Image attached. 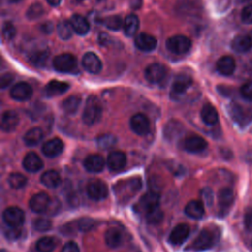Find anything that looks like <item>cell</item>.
<instances>
[{"instance_id": "obj_1", "label": "cell", "mask_w": 252, "mask_h": 252, "mask_svg": "<svg viewBox=\"0 0 252 252\" xmlns=\"http://www.w3.org/2000/svg\"><path fill=\"white\" fill-rule=\"evenodd\" d=\"M142 180L140 177H131L124 180H119L113 187L114 194L119 203H127L141 189Z\"/></svg>"}, {"instance_id": "obj_2", "label": "cell", "mask_w": 252, "mask_h": 252, "mask_svg": "<svg viewBox=\"0 0 252 252\" xmlns=\"http://www.w3.org/2000/svg\"><path fill=\"white\" fill-rule=\"evenodd\" d=\"M102 115V106L97 96L91 94L86 101L83 111V121L87 125H94L97 123Z\"/></svg>"}, {"instance_id": "obj_3", "label": "cell", "mask_w": 252, "mask_h": 252, "mask_svg": "<svg viewBox=\"0 0 252 252\" xmlns=\"http://www.w3.org/2000/svg\"><path fill=\"white\" fill-rule=\"evenodd\" d=\"M217 242V234L213 229L204 228L202 229L197 237L193 240L190 246L187 247V250L199 252L212 248Z\"/></svg>"}, {"instance_id": "obj_4", "label": "cell", "mask_w": 252, "mask_h": 252, "mask_svg": "<svg viewBox=\"0 0 252 252\" xmlns=\"http://www.w3.org/2000/svg\"><path fill=\"white\" fill-rule=\"evenodd\" d=\"M191 40L182 34H177L169 37L166 42L165 46L168 51L176 55H182L187 53L191 48Z\"/></svg>"}, {"instance_id": "obj_5", "label": "cell", "mask_w": 252, "mask_h": 252, "mask_svg": "<svg viewBox=\"0 0 252 252\" xmlns=\"http://www.w3.org/2000/svg\"><path fill=\"white\" fill-rule=\"evenodd\" d=\"M227 111L231 119L240 126H244L252 120V109L244 108L236 102H230L227 106Z\"/></svg>"}, {"instance_id": "obj_6", "label": "cell", "mask_w": 252, "mask_h": 252, "mask_svg": "<svg viewBox=\"0 0 252 252\" xmlns=\"http://www.w3.org/2000/svg\"><path fill=\"white\" fill-rule=\"evenodd\" d=\"M53 67L61 73H70L77 68V59L70 53H62L54 57Z\"/></svg>"}, {"instance_id": "obj_7", "label": "cell", "mask_w": 252, "mask_h": 252, "mask_svg": "<svg viewBox=\"0 0 252 252\" xmlns=\"http://www.w3.org/2000/svg\"><path fill=\"white\" fill-rule=\"evenodd\" d=\"M87 194L90 199L100 201L108 196V187L102 180L94 179L88 183Z\"/></svg>"}, {"instance_id": "obj_8", "label": "cell", "mask_w": 252, "mask_h": 252, "mask_svg": "<svg viewBox=\"0 0 252 252\" xmlns=\"http://www.w3.org/2000/svg\"><path fill=\"white\" fill-rule=\"evenodd\" d=\"M167 75V69L163 64L153 63L145 70V78L151 84H159Z\"/></svg>"}, {"instance_id": "obj_9", "label": "cell", "mask_w": 252, "mask_h": 252, "mask_svg": "<svg viewBox=\"0 0 252 252\" xmlns=\"http://www.w3.org/2000/svg\"><path fill=\"white\" fill-rule=\"evenodd\" d=\"M192 82H193L192 78L189 75H186V74L177 75L174 78L173 83L171 85V89H170L171 97L177 98L182 94H184L187 92V90L191 87Z\"/></svg>"}, {"instance_id": "obj_10", "label": "cell", "mask_w": 252, "mask_h": 252, "mask_svg": "<svg viewBox=\"0 0 252 252\" xmlns=\"http://www.w3.org/2000/svg\"><path fill=\"white\" fill-rule=\"evenodd\" d=\"M2 218L6 225L19 227L25 221V213L18 207H9L3 212Z\"/></svg>"}, {"instance_id": "obj_11", "label": "cell", "mask_w": 252, "mask_h": 252, "mask_svg": "<svg viewBox=\"0 0 252 252\" xmlns=\"http://www.w3.org/2000/svg\"><path fill=\"white\" fill-rule=\"evenodd\" d=\"M50 202L51 199L45 192H39L31 198L29 205L32 212L36 214H43L47 212Z\"/></svg>"}, {"instance_id": "obj_12", "label": "cell", "mask_w": 252, "mask_h": 252, "mask_svg": "<svg viewBox=\"0 0 252 252\" xmlns=\"http://www.w3.org/2000/svg\"><path fill=\"white\" fill-rule=\"evenodd\" d=\"M207 147H208L207 141L203 137L196 134L188 135L183 141V148L189 153H193V154L201 153L204 150H206Z\"/></svg>"}, {"instance_id": "obj_13", "label": "cell", "mask_w": 252, "mask_h": 252, "mask_svg": "<svg viewBox=\"0 0 252 252\" xmlns=\"http://www.w3.org/2000/svg\"><path fill=\"white\" fill-rule=\"evenodd\" d=\"M138 207L143 213H145V215L159 208V195L155 191L147 192L140 199Z\"/></svg>"}, {"instance_id": "obj_14", "label": "cell", "mask_w": 252, "mask_h": 252, "mask_svg": "<svg viewBox=\"0 0 252 252\" xmlns=\"http://www.w3.org/2000/svg\"><path fill=\"white\" fill-rule=\"evenodd\" d=\"M130 127L137 135H146L150 130V120L143 113H136L130 119Z\"/></svg>"}, {"instance_id": "obj_15", "label": "cell", "mask_w": 252, "mask_h": 252, "mask_svg": "<svg viewBox=\"0 0 252 252\" xmlns=\"http://www.w3.org/2000/svg\"><path fill=\"white\" fill-rule=\"evenodd\" d=\"M10 95L18 101H25L32 95V88L26 82H19L14 85L10 91Z\"/></svg>"}, {"instance_id": "obj_16", "label": "cell", "mask_w": 252, "mask_h": 252, "mask_svg": "<svg viewBox=\"0 0 252 252\" xmlns=\"http://www.w3.org/2000/svg\"><path fill=\"white\" fill-rule=\"evenodd\" d=\"M190 227L187 223H179L173 227L169 233L168 240L172 245L182 244L189 236Z\"/></svg>"}, {"instance_id": "obj_17", "label": "cell", "mask_w": 252, "mask_h": 252, "mask_svg": "<svg viewBox=\"0 0 252 252\" xmlns=\"http://www.w3.org/2000/svg\"><path fill=\"white\" fill-rule=\"evenodd\" d=\"M82 65L91 74H97L101 71L102 64L99 57L94 52H87L82 58Z\"/></svg>"}, {"instance_id": "obj_18", "label": "cell", "mask_w": 252, "mask_h": 252, "mask_svg": "<svg viewBox=\"0 0 252 252\" xmlns=\"http://www.w3.org/2000/svg\"><path fill=\"white\" fill-rule=\"evenodd\" d=\"M157 43L156 37L146 32H140L135 36L136 47L145 52L153 51L157 47Z\"/></svg>"}, {"instance_id": "obj_19", "label": "cell", "mask_w": 252, "mask_h": 252, "mask_svg": "<svg viewBox=\"0 0 252 252\" xmlns=\"http://www.w3.org/2000/svg\"><path fill=\"white\" fill-rule=\"evenodd\" d=\"M234 202V193L231 188H221L218 193V204L221 213L227 212Z\"/></svg>"}, {"instance_id": "obj_20", "label": "cell", "mask_w": 252, "mask_h": 252, "mask_svg": "<svg viewBox=\"0 0 252 252\" xmlns=\"http://www.w3.org/2000/svg\"><path fill=\"white\" fill-rule=\"evenodd\" d=\"M48 56H49L48 48L41 45L32 47L28 51V58L31 60L32 64L36 66L44 65Z\"/></svg>"}, {"instance_id": "obj_21", "label": "cell", "mask_w": 252, "mask_h": 252, "mask_svg": "<svg viewBox=\"0 0 252 252\" xmlns=\"http://www.w3.org/2000/svg\"><path fill=\"white\" fill-rule=\"evenodd\" d=\"M64 149V144L59 138H53L45 142L42 147L41 151L44 156L48 158H55L59 156Z\"/></svg>"}, {"instance_id": "obj_22", "label": "cell", "mask_w": 252, "mask_h": 252, "mask_svg": "<svg viewBox=\"0 0 252 252\" xmlns=\"http://www.w3.org/2000/svg\"><path fill=\"white\" fill-rule=\"evenodd\" d=\"M107 166L112 171H119L123 169L127 162L125 154L121 151H113L107 157Z\"/></svg>"}, {"instance_id": "obj_23", "label": "cell", "mask_w": 252, "mask_h": 252, "mask_svg": "<svg viewBox=\"0 0 252 252\" xmlns=\"http://www.w3.org/2000/svg\"><path fill=\"white\" fill-rule=\"evenodd\" d=\"M43 166V162L39 156L34 152L28 153L23 159V167L29 172L39 171Z\"/></svg>"}, {"instance_id": "obj_24", "label": "cell", "mask_w": 252, "mask_h": 252, "mask_svg": "<svg viewBox=\"0 0 252 252\" xmlns=\"http://www.w3.org/2000/svg\"><path fill=\"white\" fill-rule=\"evenodd\" d=\"M104 158L100 155H89L84 160V166L89 172H100L104 168Z\"/></svg>"}, {"instance_id": "obj_25", "label": "cell", "mask_w": 252, "mask_h": 252, "mask_svg": "<svg viewBox=\"0 0 252 252\" xmlns=\"http://www.w3.org/2000/svg\"><path fill=\"white\" fill-rule=\"evenodd\" d=\"M19 115L16 111L7 110L2 114L1 119V129L4 132L14 131L19 124Z\"/></svg>"}, {"instance_id": "obj_26", "label": "cell", "mask_w": 252, "mask_h": 252, "mask_svg": "<svg viewBox=\"0 0 252 252\" xmlns=\"http://www.w3.org/2000/svg\"><path fill=\"white\" fill-rule=\"evenodd\" d=\"M104 241L110 248H117L123 242V233L117 227H109L104 232Z\"/></svg>"}, {"instance_id": "obj_27", "label": "cell", "mask_w": 252, "mask_h": 252, "mask_svg": "<svg viewBox=\"0 0 252 252\" xmlns=\"http://www.w3.org/2000/svg\"><path fill=\"white\" fill-rule=\"evenodd\" d=\"M216 67H217L218 72L220 75L229 76V75H231L234 72L236 65H235L234 59L231 56L225 55V56L220 57L218 60L217 64H216Z\"/></svg>"}, {"instance_id": "obj_28", "label": "cell", "mask_w": 252, "mask_h": 252, "mask_svg": "<svg viewBox=\"0 0 252 252\" xmlns=\"http://www.w3.org/2000/svg\"><path fill=\"white\" fill-rule=\"evenodd\" d=\"M69 22L73 31L80 35H84L88 33L90 31V24L88 20L81 15H78V14L73 15Z\"/></svg>"}, {"instance_id": "obj_29", "label": "cell", "mask_w": 252, "mask_h": 252, "mask_svg": "<svg viewBox=\"0 0 252 252\" xmlns=\"http://www.w3.org/2000/svg\"><path fill=\"white\" fill-rule=\"evenodd\" d=\"M184 212H185L186 216H188L189 218L198 220L204 216L205 208L201 201L192 200L189 203H187V205L185 206Z\"/></svg>"}, {"instance_id": "obj_30", "label": "cell", "mask_w": 252, "mask_h": 252, "mask_svg": "<svg viewBox=\"0 0 252 252\" xmlns=\"http://www.w3.org/2000/svg\"><path fill=\"white\" fill-rule=\"evenodd\" d=\"M201 118L204 121V123L207 125L213 126L217 124L219 120V115L215 106L212 105L211 103L204 104L201 110Z\"/></svg>"}, {"instance_id": "obj_31", "label": "cell", "mask_w": 252, "mask_h": 252, "mask_svg": "<svg viewBox=\"0 0 252 252\" xmlns=\"http://www.w3.org/2000/svg\"><path fill=\"white\" fill-rule=\"evenodd\" d=\"M69 84L62 81L52 80L45 87V94L48 96H55L64 94L69 89Z\"/></svg>"}, {"instance_id": "obj_32", "label": "cell", "mask_w": 252, "mask_h": 252, "mask_svg": "<svg viewBox=\"0 0 252 252\" xmlns=\"http://www.w3.org/2000/svg\"><path fill=\"white\" fill-rule=\"evenodd\" d=\"M252 47L248 35H236L231 41V48L237 53H245Z\"/></svg>"}, {"instance_id": "obj_33", "label": "cell", "mask_w": 252, "mask_h": 252, "mask_svg": "<svg viewBox=\"0 0 252 252\" xmlns=\"http://www.w3.org/2000/svg\"><path fill=\"white\" fill-rule=\"evenodd\" d=\"M43 138V132L39 127H33L26 132L24 135V142L29 147L38 145Z\"/></svg>"}, {"instance_id": "obj_34", "label": "cell", "mask_w": 252, "mask_h": 252, "mask_svg": "<svg viewBox=\"0 0 252 252\" xmlns=\"http://www.w3.org/2000/svg\"><path fill=\"white\" fill-rule=\"evenodd\" d=\"M40 182L47 188H56L61 183V177L59 173L53 169L47 170L40 176Z\"/></svg>"}, {"instance_id": "obj_35", "label": "cell", "mask_w": 252, "mask_h": 252, "mask_svg": "<svg viewBox=\"0 0 252 252\" xmlns=\"http://www.w3.org/2000/svg\"><path fill=\"white\" fill-rule=\"evenodd\" d=\"M139 25H140V21H139V18L136 15H134V14L128 15L124 19V22H123L124 33L127 36L135 35L136 32H138Z\"/></svg>"}, {"instance_id": "obj_36", "label": "cell", "mask_w": 252, "mask_h": 252, "mask_svg": "<svg viewBox=\"0 0 252 252\" xmlns=\"http://www.w3.org/2000/svg\"><path fill=\"white\" fill-rule=\"evenodd\" d=\"M81 103V97L79 95H70L62 102V108L67 114H75L80 106Z\"/></svg>"}, {"instance_id": "obj_37", "label": "cell", "mask_w": 252, "mask_h": 252, "mask_svg": "<svg viewBox=\"0 0 252 252\" xmlns=\"http://www.w3.org/2000/svg\"><path fill=\"white\" fill-rule=\"evenodd\" d=\"M56 246L55 239L51 236H44L37 240L35 248L37 252H52Z\"/></svg>"}, {"instance_id": "obj_38", "label": "cell", "mask_w": 252, "mask_h": 252, "mask_svg": "<svg viewBox=\"0 0 252 252\" xmlns=\"http://www.w3.org/2000/svg\"><path fill=\"white\" fill-rule=\"evenodd\" d=\"M8 183L13 189H20L27 183V177L19 172H13L8 177Z\"/></svg>"}, {"instance_id": "obj_39", "label": "cell", "mask_w": 252, "mask_h": 252, "mask_svg": "<svg viewBox=\"0 0 252 252\" xmlns=\"http://www.w3.org/2000/svg\"><path fill=\"white\" fill-rule=\"evenodd\" d=\"M182 124L179 123V121H175V120H171L169 121L166 126L164 127V136L166 138H174L177 134H179L182 130Z\"/></svg>"}, {"instance_id": "obj_40", "label": "cell", "mask_w": 252, "mask_h": 252, "mask_svg": "<svg viewBox=\"0 0 252 252\" xmlns=\"http://www.w3.org/2000/svg\"><path fill=\"white\" fill-rule=\"evenodd\" d=\"M103 25L111 30V31H118L119 29H121L123 27V22H122V19L120 18V16H117V15H113V16H109V17H106L104 20H103Z\"/></svg>"}, {"instance_id": "obj_41", "label": "cell", "mask_w": 252, "mask_h": 252, "mask_svg": "<svg viewBox=\"0 0 252 252\" xmlns=\"http://www.w3.org/2000/svg\"><path fill=\"white\" fill-rule=\"evenodd\" d=\"M44 13V9L40 3H33L32 4L26 13V16L29 20H36L40 18Z\"/></svg>"}, {"instance_id": "obj_42", "label": "cell", "mask_w": 252, "mask_h": 252, "mask_svg": "<svg viewBox=\"0 0 252 252\" xmlns=\"http://www.w3.org/2000/svg\"><path fill=\"white\" fill-rule=\"evenodd\" d=\"M97 146L102 150H107L112 148L116 144V138L110 134H104L97 138Z\"/></svg>"}, {"instance_id": "obj_43", "label": "cell", "mask_w": 252, "mask_h": 252, "mask_svg": "<svg viewBox=\"0 0 252 252\" xmlns=\"http://www.w3.org/2000/svg\"><path fill=\"white\" fill-rule=\"evenodd\" d=\"M57 33L60 38L62 39H69L72 36V27L70 25V22H60L57 27Z\"/></svg>"}, {"instance_id": "obj_44", "label": "cell", "mask_w": 252, "mask_h": 252, "mask_svg": "<svg viewBox=\"0 0 252 252\" xmlns=\"http://www.w3.org/2000/svg\"><path fill=\"white\" fill-rule=\"evenodd\" d=\"M52 223L49 220L44 218H39L34 220L33 221V227L37 231H47L50 229Z\"/></svg>"}, {"instance_id": "obj_45", "label": "cell", "mask_w": 252, "mask_h": 252, "mask_svg": "<svg viewBox=\"0 0 252 252\" xmlns=\"http://www.w3.org/2000/svg\"><path fill=\"white\" fill-rule=\"evenodd\" d=\"M94 224H95V221L90 218H82V219L78 220V221H77L78 229L83 230V231L91 230L94 226Z\"/></svg>"}, {"instance_id": "obj_46", "label": "cell", "mask_w": 252, "mask_h": 252, "mask_svg": "<svg viewBox=\"0 0 252 252\" xmlns=\"http://www.w3.org/2000/svg\"><path fill=\"white\" fill-rule=\"evenodd\" d=\"M145 216H146V219H147L148 222H150V223H158V222H159L162 220L163 214H162L161 210L159 208H158V209H156V210H154L152 212H149Z\"/></svg>"}, {"instance_id": "obj_47", "label": "cell", "mask_w": 252, "mask_h": 252, "mask_svg": "<svg viewBox=\"0 0 252 252\" xmlns=\"http://www.w3.org/2000/svg\"><path fill=\"white\" fill-rule=\"evenodd\" d=\"M2 33H3V36L4 38L10 40L12 39L15 34H16V28L14 27V25L10 22H6L4 23L3 25V28H2Z\"/></svg>"}, {"instance_id": "obj_48", "label": "cell", "mask_w": 252, "mask_h": 252, "mask_svg": "<svg viewBox=\"0 0 252 252\" xmlns=\"http://www.w3.org/2000/svg\"><path fill=\"white\" fill-rule=\"evenodd\" d=\"M4 234L8 239L15 240L20 236L21 230L19 227H13V226L7 225V227L4 229Z\"/></svg>"}, {"instance_id": "obj_49", "label": "cell", "mask_w": 252, "mask_h": 252, "mask_svg": "<svg viewBox=\"0 0 252 252\" xmlns=\"http://www.w3.org/2000/svg\"><path fill=\"white\" fill-rule=\"evenodd\" d=\"M241 20L245 24H252V4L247 5L242 9Z\"/></svg>"}, {"instance_id": "obj_50", "label": "cell", "mask_w": 252, "mask_h": 252, "mask_svg": "<svg viewBox=\"0 0 252 252\" xmlns=\"http://www.w3.org/2000/svg\"><path fill=\"white\" fill-rule=\"evenodd\" d=\"M240 94L244 98L252 99V81H249L241 86Z\"/></svg>"}, {"instance_id": "obj_51", "label": "cell", "mask_w": 252, "mask_h": 252, "mask_svg": "<svg viewBox=\"0 0 252 252\" xmlns=\"http://www.w3.org/2000/svg\"><path fill=\"white\" fill-rule=\"evenodd\" d=\"M202 195H203V199L205 201V203L208 205V206H211L213 204V201H214V194H213V191L210 189V188H205L203 191H202Z\"/></svg>"}, {"instance_id": "obj_52", "label": "cell", "mask_w": 252, "mask_h": 252, "mask_svg": "<svg viewBox=\"0 0 252 252\" xmlns=\"http://www.w3.org/2000/svg\"><path fill=\"white\" fill-rule=\"evenodd\" d=\"M13 79H14V77H13L12 74H10V73L3 74V75L1 76V79H0L1 88H2V89H5L6 87H8V86L12 83Z\"/></svg>"}, {"instance_id": "obj_53", "label": "cell", "mask_w": 252, "mask_h": 252, "mask_svg": "<svg viewBox=\"0 0 252 252\" xmlns=\"http://www.w3.org/2000/svg\"><path fill=\"white\" fill-rule=\"evenodd\" d=\"M61 252H80V249L74 241H70L63 246Z\"/></svg>"}, {"instance_id": "obj_54", "label": "cell", "mask_w": 252, "mask_h": 252, "mask_svg": "<svg viewBox=\"0 0 252 252\" xmlns=\"http://www.w3.org/2000/svg\"><path fill=\"white\" fill-rule=\"evenodd\" d=\"M59 208H60L59 201L57 199H54V200H51L47 212L49 215H55L59 211ZM47 212H46V214H47Z\"/></svg>"}, {"instance_id": "obj_55", "label": "cell", "mask_w": 252, "mask_h": 252, "mask_svg": "<svg viewBox=\"0 0 252 252\" xmlns=\"http://www.w3.org/2000/svg\"><path fill=\"white\" fill-rule=\"evenodd\" d=\"M40 30H41L43 32H45V33H49V32H52L53 26H52V24H51L50 22H46V23H44V24H42V25L40 26Z\"/></svg>"}, {"instance_id": "obj_56", "label": "cell", "mask_w": 252, "mask_h": 252, "mask_svg": "<svg viewBox=\"0 0 252 252\" xmlns=\"http://www.w3.org/2000/svg\"><path fill=\"white\" fill-rule=\"evenodd\" d=\"M245 224L248 228L252 229V214H246V217H245Z\"/></svg>"}, {"instance_id": "obj_57", "label": "cell", "mask_w": 252, "mask_h": 252, "mask_svg": "<svg viewBox=\"0 0 252 252\" xmlns=\"http://www.w3.org/2000/svg\"><path fill=\"white\" fill-rule=\"evenodd\" d=\"M46 1L50 6H58L61 2V0H46Z\"/></svg>"}, {"instance_id": "obj_58", "label": "cell", "mask_w": 252, "mask_h": 252, "mask_svg": "<svg viewBox=\"0 0 252 252\" xmlns=\"http://www.w3.org/2000/svg\"><path fill=\"white\" fill-rule=\"evenodd\" d=\"M247 35L249 36V38H250V40H251V43H252V31H251Z\"/></svg>"}, {"instance_id": "obj_59", "label": "cell", "mask_w": 252, "mask_h": 252, "mask_svg": "<svg viewBox=\"0 0 252 252\" xmlns=\"http://www.w3.org/2000/svg\"><path fill=\"white\" fill-rule=\"evenodd\" d=\"M1 252H7V251H6V250H4V249H2V250H1Z\"/></svg>"}, {"instance_id": "obj_60", "label": "cell", "mask_w": 252, "mask_h": 252, "mask_svg": "<svg viewBox=\"0 0 252 252\" xmlns=\"http://www.w3.org/2000/svg\"><path fill=\"white\" fill-rule=\"evenodd\" d=\"M97 1H104V0H97Z\"/></svg>"}]
</instances>
